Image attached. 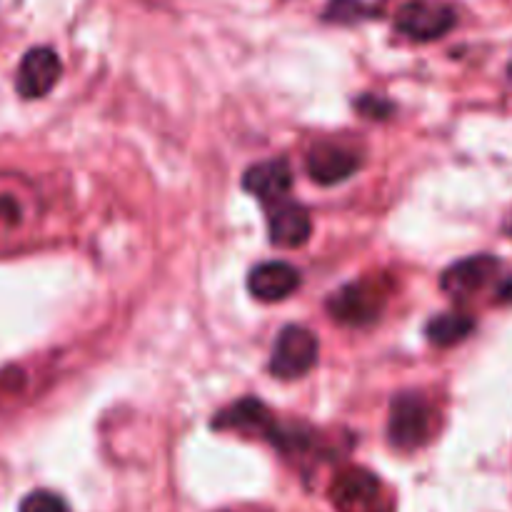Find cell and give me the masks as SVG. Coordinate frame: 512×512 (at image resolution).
Instances as JSON below:
<instances>
[{"label":"cell","mask_w":512,"mask_h":512,"mask_svg":"<svg viewBox=\"0 0 512 512\" xmlns=\"http://www.w3.org/2000/svg\"><path fill=\"white\" fill-rule=\"evenodd\" d=\"M498 300H500V303H512V275L508 280H503V283H500Z\"/></svg>","instance_id":"e0dca14e"},{"label":"cell","mask_w":512,"mask_h":512,"mask_svg":"<svg viewBox=\"0 0 512 512\" xmlns=\"http://www.w3.org/2000/svg\"><path fill=\"white\" fill-rule=\"evenodd\" d=\"M308 175L320 185H338L358 173L360 155L338 143H318L305 160Z\"/></svg>","instance_id":"9c48e42d"},{"label":"cell","mask_w":512,"mask_h":512,"mask_svg":"<svg viewBox=\"0 0 512 512\" xmlns=\"http://www.w3.org/2000/svg\"><path fill=\"white\" fill-rule=\"evenodd\" d=\"M325 15L328 20H338V23H353L363 15V3L360 0H330Z\"/></svg>","instance_id":"2e32d148"},{"label":"cell","mask_w":512,"mask_h":512,"mask_svg":"<svg viewBox=\"0 0 512 512\" xmlns=\"http://www.w3.org/2000/svg\"><path fill=\"white\" fill-rule=\"evenodd\" d=\"M498 268L500 263L493 255H473V258H465L460 263L450 265L443 273L440 285L455 300L473 298L475 293H480L498 275Z\"/></svg>","instance_id":"ba28073f"},{"label":"cell","mask_w":512,"mask_h":512,"mask_svg":"<svg viewBox=\"0 0 512 512\" xmlns=\"http://www.w3.org/2000/svg\"><path fill=\"white\" fill-rule=\"evenodd\" d=\"M475 320L465 313H443L438 318H433L425 328L428 340L438 348H450V345H458L473 333Z\"/></svg>","instance_id":"5bb4252c"},{"label":"cell","mask_w":512,"mask_h":512,"mask_svg":"<svg viewBox=\"0 0 512 512\" xmlns=\"http://www.w3.org/2000/svg\"><path fill=\"white\" fill-rule=\"evenodd\" d=\"M318 338L313 330L303 325H288L280 330L275 340L273 358H270V373L280 380L303 378L315 363H318Z\"/></svg>","instance_id":"5b68a950"},{"label":"cell","mask_w":512,"mask_h":512,"mask_svg":"<svg viewBox=\"0 0 512 512\" xmlns=\"http://www.w3.org/2000/svg\"><path fill=\"white\" fill-rule=\"evenodd\" d=\"M63 65L55 50L50 48H33L23 55L18 68V78H15V88L23 98L35 100L48 95L60 80Z\"/></svg>","instance_id":"52a82bcc"},{"label":"cell","mask_w":512,"mask_h":512,"mask_svg":"<svg viewBox=\"0 0 512 512\" xmlns=\"http://www.w3.org/2000/svg\"><path fill=\"white\" fill-rule=\"evenodd\" d=\"M455 25V10L440 0H408L395 15V28L408 38L438 40Z\"/></svg>","instance_id":"8992f818"},{"label":"cell","mask_w":512,"mask_h":512,"mask_svg":"<svg viewBox=\"0 0 512 512\" xmlns=\"http://www.w3.org/2000/svg\"><path fill=\"white\" fill-rule=\"evenodd\" d=\"M268 230L270 240L278 248H300L303 243H308L313 223L303 205L278 203L268 215Z\"/></svg>","instance_id":"7c38bea8"},{"label":"cell","mask_w":512,"mask_h":512,"mask_svg":"<svg viewBox=\"0 0 512 512\" xmlns=\"http://www.w3.org/2000/svg\"><path fill=\"white\" fill-rule=\"evenodd\" d=\"M298 288L300 273L293 265L283 263V260H270V263L255 265L248 275L250 295L263 300V303H278V300L293 295Z\"/></svg>","instance_id":"30bf717a"},{"label":"cell","mask_w":512,"mask_h":512,"mask_svg":"<svg viewBox=\"0 0 512 512\" xmlns=\"http://www.w3.org/2000/svg\"><path fill=\"white\" fill-rule=\"evenodd\" d=\"M20 512H70L68 503L60 495L48 490H35L20 503Z\"/></svg>","instance_id":"9a60e30c"},{"label":"cell","mask_w":512,"mask_h":512,"mask_svg":"<svg viewBox=\"0 0 512 512\" xmlns=\"http://www.w3.org/2000/svg\"><path fill=\"white\" fill-rule=\"evenodd\" d=\"M510 78H512V65H510Z\"/></svg>","instance_id":"ffe728a7"},{"label":"cell","mask_w":512,"mask_h":512,"mask_svg":"<svg viewBox=\"0 0 512 512\" xmlns=\"http://www.w3.org/2000/svg\"><path fill=\"white\" fill-rule=\"evenodd\" d=\"M40 220V198L33 185L15 175H0V250L25 238Z\"/></svg>","instance_id":"6da1fadb"},{"label":"cell","mask_w":512,"mask_h":512,"mask_svg":"<svg viewBox=\"0 0 512 512\" xmlns=\"http://www.w3.org/2000/svg\"><path fill=\"white\" fill-rule=\"evenodd\" d=\"M330 500L338 512H390L383 483L370 470L348 468L330 485Z\"/></svg>","instance_id":"3957f363"},{"label":"cell","mask_w":512,"mask_h":512,"mask_svg":"<svg viewBox=\"0 0 512 512\" xmlns=\"http://www.w3.org/2000/svg\"><path fill=\"white\" fill-rule=\"evenodd\" d=\"M223 512H243V510H223Z\"/></svg>","instance_id":"d6986e66"},{"label":"cell","mask_w":512,"mask_h":512,"mask_svg":"<svg viewBox=\"0 0 512 512\" xmlns=\"http://www.w3.org/2000/svg\"><path fill=\"white\" fill-rule=\"evenodd\" d=\"M435 433V410L423 395L405 393L393 400L388 420L390 443L400 450L423 448Z\"/></svg>","instance_id":"7a4b0ae2"},{"label":"cell","mask_w":512,"mask_h":512,"mask_svg":"<svg viewBox=\"0 0 512 512\" xmlns=\"http://www.w3.org/2000/svg\"><path fill=\"white\" fill-rule=\"evenodd\" d=\"M505 233H508V235H510V238H512V215H510L508 225H505Z\"/></svg>","instance_id":"ac0fdd59"},{"label":"cell","mask_w":512,"mask_h":512,"mask_svg":"<svg viewBox=\"0 0 512 512\" xmlns=\"http://www.w3.org/2000/svg\"><path fill=\"white\" fill-rule=\"evenodd\" d=\"M290 185H293V173L285 160H265L245 170L243 175V188L265 203L283 200Z\"/></svg>","instance_id":"4fadbf2b"},{"label":"cell","mask_w":512,"mask_h":512,"mask_svg":"<svg viewBox=\"0 0 512 512\" xmlns=\"http://www.w3.org/2000/svg\"><path fill=\"white\" fill-rule=\"evenodd\" d=\"M213 428L218 430H238L245 435H258V438H268L270 443L278 435L280 425L275 423L273 413L265 408L258 400H240V403L225 408L218 418L213 420Z\"/></svg>","instance_id":"8fae6325"},{"label":"cell","mask_w":512,"mask_h":512,"mask_svg":"<svg viewBox=\"0 0 512 512\" xmlns=\"http://www.w3.org/2000/svg\"><path fill=\"white\" fill-rule=\"evenodd\" d=\"M385 303H388V290L378 280H358L333 293V298L328 300V310L338 323L360 328L378 320Z\"/></svg>","instance_id":"277c9868"}]
</instances>
